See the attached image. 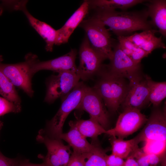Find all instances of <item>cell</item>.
<instances>
[{
    "mask_svg": "<svg viewBox=\"0 0 166 166\" xmlns=\"http://www.w3.org/2000/svg\"><path fill=\"white\" fill-rule=\"evenodd\" d=\"M92 17L107 26L117 36H126L136 31L154 30L147 9L140 11H121L115 10L94 9Z\"/></svg>",
    "mask_w": 166,
    "mask_h": 166,
    "instance_id": "1",
    "label": "cell"
},
{
    "mask_svg": "<svg viewBox=\"0 0 166 166\" xmlns=\"http://www.w3.org/2000/svg\"><path fill=\"white\" fill-rule=\"evenodd\" d=\"M98 74L101 75V77L93 88L101 98L109 110L115 113L124 100L128 84L124 78L104 70L102 67Z\"/></svg>",
    "mask_w": 166,
    "mask_h": 166,
    "instance_id": "2",
    "label": "cell"
},
{
    "mask_svg": "<svg viewBox=\"0 0 166 166\" xmlns=\"http://www.w3.org/2000/svg\"><path fill=\"white\" fill-rule=\"evenodd\" d=\"M86 85L82 81L79 82L72 90L63 98L58 110L52 119L47 123L46 130H44L47 135L52 138H58L63 133L65 121L71 112L76 109L80 103Z\"/></svg>",
    "mask_w": 166,
    "mask_h": 166,
    "instance_id": "3",
    "label": "cell"
},
{
    "mask_svg": "<svg viewBox=\"0 0 166 166\" xmlns=\"http://www.w3.org/2000/svg\"><path fill=\"white\" fill-rule=\"evenodd\" d=\"M79 26L85 32L93 49L105 60H110L114 44L105 26L92 17L83 20Z\"/></svg>",
    "mask_w": 166,
    "mask_h": 166,
    "instance_id": "4",
    "label": "cell"
},
{
    "mask_svg": "<svg viewBox=\"0 0 166 166\" xmlns=\"http://www.w3.org/2000/svg\"><path fill=\"white\" fill-rule=\"evenodd\" d=\"M37 56L32 53H28L22 62L14 64H3L0 62V69L11 82L31 97L34 95L31 83L33 76L31 68L34 60Z\"/></svg>",
    "mask_w": 166,
    "mask_h": 166,
    "instance_id": "5",
    "label": "cell"
},
{
    "mask_svg": "<svg viewBox=\"0 0 166 166\" xmlns=\"http://www.w3.org/2000/svg\"><path fill=\"white\" fill-rule=\"evenodd\" d=\"M147 119L139 109H124L119 116L115 127L107 130L105 134L124 139L137 131L145 124Z\"/></svg>",
    "mask_w": 166,
    "mask_h": 166,
    "instance_id": "6",
    "label": "cell"
},
{
    "mask_svg": "<svg viewBox=\"0 0 166 166\" xmlns=\"http://www.w3.org/2000/svg\"><path fill=\"white\" fill-rule=\"evenodd\" d=\"M80 79L76 72L71 71L60 72L57 75H52L46 83L44 101L51 103L58 98H63L72 90Z\"/></svg>",
    "mask_w": 166,
    "mask_h": 166,
    "instance_id": "7",
    "label": "cell"
},
{
    "mask_svg": "<svg viewBox=\"0 0 166 166\" xmlns=\"http://www.w3.org/2000/svg\"><path fill=\"white\" fill-rule=\"evenodd\" d=\"M36 140L43 143L47 150L44 158V162L46 166H67L70 158L71 151L69 145H65L61 139L50 137L41 130Z\"/></svg>",
    "mask_w": 166,
    "mask_h": 166,
    "instance_id": "8",
    "label": "cell"
},
{
    "mask_svg": "<svg viewBox=\"0 0 166 166\" xmlns=\"http://www.w3.org/2000/svg\"><path fill=\"white\" fill-rule=\"evenodd\" d=\"M79 54L80 62L76 73L80 79L87 81L98 74L105 59L93 49L86 35L81 44Z\"/></svg>",
    "mask_w": 166,
    "mask_h": 166,
    "instance_id": "9",
    "label": "cell"
},
{
    "mask_svg": "<svg viewBox=\"0 0 166 166\" xmlns=\"http://www.w3.org/2000/svg\"><path fill=\"white\" fill-rule=\"evenodd\" d=\"M101 98L93 88L86 85L80 103L76 109L85 111L106 130L109 129V117Z\"/></svg>",
    "mask_w": 166,
    "mask_h": 166,
    "instance_id": "10",
    "label": "cell"
},
{
    "mask_svg": "<svg viewBox=\"0 0 166 166\" xmlns=\"http://www.w3.org/2000/svg\"><path fill=\"white\" fill-rule=\"evenodd\" d=\"M142 130L135 137L139 143L148 140L166 141V110H153Z\"/></svg>",
    "mask_w": 166,
    "mask_h": 166,
    "instance_id": "11",
    "label": "cell"
},
{
    "mask_svg": "<svg viewBox=\"0 0 166 166\" xmlns=\"http://www.w3.org/2000/svg\"><path fill=\"white\" fill-rule=\"evenodd\" d=\"M128 89L126 97L121 104L124 109H143L150 102L149 90L146 79L140 74L129 80Z\"/></svg>",
    "mask_w": 166,
    "mask_h": 166,
    "instance_id": "12",
    "label": "cell"
},
{
    "mask_svg": "<svg viewBox=\"0 0 166 166\" xmlns=\"http://www.w3.org/2000/svg\"><path fill=\"white\" fill-rule=\"evenodd\" d=\"M109 64L106 65L107 71L116 76L128 80L139 74L140 64L135 63L122 50L118 43L114 45Z\"/></svg>",
    "mask_w": 166,
    "mask_h": 166,
    "instance_id": "13",
    "label": "cell"
},
{
    "mask_svg": "<svg viewBox=\"0 0 166 166\" xmlns=\"http://www.w3.org/2000/svg\"><path fill=\"white\" fill-rule=\"evenodd\" d=\"M12 8L15 10L22 11L27 17L31 26L45 41L46 45L45 49L47 51H53L55 45L57 37V30L47 23L40 21L34 18L28 11L26 5L27 1H21L12 2Z\"/></svg>",
    "mask_w": 166,
    "mask_h": 166,
    "instance_id": "14",
    "label": "cell"
},
{
    "mask_svg": "<svg viewBox=\"0 0 166 166\" xmlns=\"http://www.w3.org/2000/svg\"><path fill=\"white\" fill-rule=\"evenodd\" d=\"M77 50L72 49L68 53L55 59L41 61L38 58L33 62L31 68L32 76L42 70H50L58 73L66 71L77 72L75 59Z\"/></svg>",
    "mask_w": 166,
    "mask_h": 166,
    "instance_id": "15",
    "label": "cell"
},
{
    "mask_svg": "<svg viewBox=\"0 0 166 166\" xmlns=\"http://www.w3.org/2000/svg\"><path fill=\"white\" fill-rule=\"evenodd\" d=\"M89 9L88 1H84L64 25L57 30V37L55 45H59L68 42L69 37L75 29L88 14Z\"/></svg>",
    "mask_w": 166,
    "mask_h": 166,
    "instance_id": "16",
    "label": "cell"
},
{
    "mask_svg": "<svg viewBox=\"0 0 166 166\" xmlns=\"http://www.w3.org/2000/svg\"><path fill=\"white\" fill-rule=\"evenodd\" d=\"M156 32L158 30L156 29L148 30L125 36L137 47L150 54L156 49L166 48L162 36L157 37L155 35Z\"/></svg>",
    "mask_w": 166,
    "mask_h": 166,
    "instance_id": "17",
    "label": "cell"
},
{
    "mask_svg": "<svg viewBox=\"0 0 166 166\" xmlns=\"http://www.w3.org/2000/svg\"><path fill=\"white\" fill-rule=\"evenodd\" d=\"M69 131L66 133H62L58 139L66 141L73 149V152L80 154H86L90 152L94 148V142L90 144L79 131L77 128L70 121Z\"/></svg>",
    "mask_w": 166,
    "mask_h": 166,
    "instance_id": "18",
    "label": "cell"
},
{
    "mask_svg": "<svg viewBox=\"0 0 166 166\" xmlns=\"http://www.w3.org/2000/svg\"><path fill=\"white\" fill-rule=\"evenodd\" d=\"M145 5L149 16L153 26L158 29V32L165 37L166 36V1L148 0Z\"/></svg>",
    "mask_w": 166,
    "mask_h": 166,
    "instance_id": "19",
    "label": "cell"
},
{
    "mask_svg": "<svg viewBox=\"0 0 166 166\" xmlns=\"http://www.w3.org/2000/svg\"><path fill=\"white\" fill-rule=\"evenodd\" d=\"M109 140L112 153L123 159H126L139 148V143L135 137L125 140L124 139L111 136Z\"/></svg>",
    "mask_w": 166,
    "mask_h": 166,
    "instance_id": "20",
    "label": "cell"
},
{
    "mask_svg": "<svg viewBox=\"0 0 166 166\" xmlns=\"http://www.w3.org/2000/svg\"><path fill=\"white\" fill-rule=\"evenodd\" d=\"M71 121L84 136L91 138L93 142L97 140L99 135L106 133V130L92 118L90 117L87 120L78 119Z\"/></svg>",
    "mask_w": 166,
    "mask_h": 166,
    "instance_id": "21",
    "label": "cell"
},
{
    "mask_svg": "<svg viewBox=\"0 0 166 166\" xmlns=\"http://www.w3.org/2000/svg\"><path fill=\"white\" fill-rule=\"evenodd\" d=\"M92 9L125 10L137 4L147 2L144 0H88Z\"/></svg>",
    "mask_w": 166,
    "mask_h": 166,
    "instance_id": "22",
    "label": "cell"
},
{
    "mask_svg": "<svg viewBox=\"0 0 166 166\" xmlns=\"http://www.w3.org/2000/svg\"><path fill=\"white\" fill-rule=\"evenodd\" d=\"M117 39L122 50L136 64H140L142 59L149 54L128 40L125 36H118Z\"/></svg>",
    "mask_w": 166,
    "mask_h": 166,
    "instance_id": "23",
    "label": "cell"
},
{
    "mask_svg": "<svg viewBox=\"0 0 166 166\" xmlns=\"http://www.w3.org/2000/svg\"><path fill=\"white\" fill-rule=\"evenodd\" d=\"M145 77L149 88V101L154 107H157L166 97V81L156 82L147 75Z\"/></svg>",
    "mask_w": 166,
    "mask_h": 166,
    "instance_id": "24",
    "label": "cell"
},
{
    "mask_svg": "<svg viewBox=\"0 0 166 166\" xmlns=\"http://www.w3.org/2000/svg\"><path fill=\"white\" fill-rule=\"evenodd\" d=\"M0 94L11 102L21 104V100L15 87L0 69Z\"/></svg>",
    "mask_w": 166,
    "mask_h": 166,
    "instance_id": "25",
    "label": "cell"
},
{
    "mask_svg": "<svg viewBox=\"0 0 166 166\" xmlns=\"http://www.w3.org/2000/svg\"><path fill=\"white\" fill-rule=\"evenodd\" d=\"M93 142L94 148L86 154L85 166H106V151L98 144L97 141Z\"/></svg>",
    "mask_w": 166,
    "mask_h": 166,
    "instance_id": "26",
    "label": "cell"
},
{
    "mask_svg": "<svg viewBox=\"0 0 166 166\" xmlns=\"http://www.w3.org/2000/svg\"><path fill=\"white\" fill-rule=\"evenodd\" d=\"M131 155L135 158L138 166H157L160 163L162 166H166V158L145 153L139 148Z\"/></svg>",
    "mask_w": 166,
    "mask_h": 166,
    "instance_id": "27",
    "label": "cell"
},
{
    "mask_svg": "<svg viewBox=\"0 0 166 166\" xmlns=\"http://www.w3.org/2000/svg\"><path fill=\"white\" fill-rule=\"evenodd\" d=\"M141 148L144 153L166 158V141L148 140L144 142Z\"/></svg>",
    "mask_w": 166,
    "mask_h": 166,
    "instance_id": "28",
    "label": "cell"
},
{
    "mask_svg": "<svg viewBox=\"0 0 166 166\" xmlns=\"http://www.w3.org/2000/svg\"><path fill=\"white\" fill-rule=\"evenodd\" d=\"M21 110V104L11 102L0 97V116L9 113H18Z\"/></svg>",
    "mask_w": 166,
    "mask_h": 166,
    "instance_id": "29",
    "label": "cell"
},
{
    "mask_svg": "<svg viewBox=\"0 0 166 166\" xmlns=\"http://www.w3.org/2000/svg\"><path fill=\"white\" fill-rule=\"evenodd\" d=\"M86 154H80L73 152L67 166H85Z\"/></svg>",
    "mask_w": 166,
    "mask_h": 166,
    "instance_id": "30",
    "label": "cell"
},
{
    "mask_svg": "<svg viewBox=\"0 0 166 166\" xmlns=\"http://www.w3.org/2000/svg\"><path fill=\"white\" fill-rule=\"evenodd\" d=\"M124 161L123 159L112 153L107 155L106 157V166H123Z\"/></svg>",
    "mask_w": 166,
    "mask_h": 166,
    "instance_id": "31",
    "label": "cell"
},
{
    "mask_svg": "<svg viewBox=\"0 0 166 166\" xmlns=\"http://www.w3.org/2000/svg\"><path fill=\"white\" fill-rule=\"evenodd\" d=\"M20 161L4 156L0 151V166H18Z\"/></svg>",
    "mask_w": 166,
    "mask_h": 166,
    "instance_id": "32",
    "label": "cell"
},
{
    "mask_svg": "<svg viewBox=\"0 0 166 166\" xmlns=\"http://www.w3.org/2000/svg\"><path fill=\"white\" fill-rule=\"evenodd\" d=\"M123 166H138L135 158L132 155H130L126 159Z\"/></svg>",
    "mask_w": 166,
    "mask_h": 166,
    "instance_id": "33",
    "label": "cell"
},
{
    "mask_svg": "<svg viewBox=\"0 0 166 166\" xmlns=\"http://www.w3.org/2000/svg\"><path fill=\"white\" fill-rule=\"evenodd\" d=\"M18 166H46L43 162L40 164H34L30 162L28 160L20 161Z\"/></svg>",
    "mask_w": 166,
    "mask_h": 166,
    "instance_id": "34",
    "label": "cell"
},
{
    "mask_svg": "<svg viewBox=\"0 0 166 166\" xmlns=\"http://www.w3.org/2000/svg\"><path fill=\"white\" fill-rule=\"evenodd\" d=\"M2 126H3V123H2V121H0V130H1V128H2Z\"/></svg>",
    "mask_w": 166,
    "mask_h": 166,
    "instance_id": "35",
    "label": "cell"
},
{
    "mask_svg": "<svg viewBox=\"0 0 166 166\" xmlns=\"http://www.w3.org/2000/svg\"><path fill=\"white\" fill-rule=\"evenodd\" d=\"M2 60V56L1 55H0V61H1Z\"/></svg>",
    "mask_w": 166,
    "mask_h": 166,
    "instance_id": "36",
    "label": "cell"
}]
</instances>
